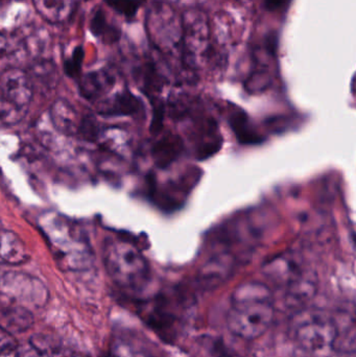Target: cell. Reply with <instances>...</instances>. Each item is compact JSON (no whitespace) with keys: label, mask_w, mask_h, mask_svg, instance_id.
Listing matches in <instances>:
<instances>
[{"label":"cell","mask_w":356,"mask_h":357,"mask_svg":"<svg viewBox=\"0 0 356 357\" xmlns=\"http://www.w3.org/2000/svg\"><path fill=\"white\" fill-rule=\"evenodd\" d=\"M275 317L273 294L267 284L249 281L238 285L231 296L227 314L230 333L245 341L263 337Z\"/></svg>","instance_id":"6da1fadb"},{"label":"cell","mask_w":356,"mask_h":357,"mask_svg":"<svg viewBox=\"0 0 356 357\" xmlns=\"http://www.w3.org/2000/svg\"><path fill=\"white\" fill-rule=\"evenodd\" d=\"M40 228L62 270L84 271L92 266L93 251L72 222L59 214L47 213L40 220Z\"/></svg>","instance_id":"7a4b0ae2"},{"label":"cell","mask_w":356,"mask_h":357,"mask_svg":"<svg viewBox=\"0 0 356 357\" xmlns=\"http://www.w3.org/2000/svg\"><path fill=\"white\" fill-rule=\"evenodd\" d=\"M104 264L113 282L125 291H140L150 280L148 260L137 245L121 237L107 239Z\"/></svg>","instance_id":"3957f363"},{"label":"cell","mask_w":356,"mask_h":357,"mask_svg":"<svg viewBox=\"0 0 356 357\" xmlns=\"http://www.w3.org/2000/svg\"><path fill=\"white\" fill-rule=\"evenodd\" d=\"M211 31L207 15L199 8H188L182 15L180 63L184 70L196 75L212 58Z\"/></svg>","instance_id":"277c9868"},{"label":"cell","mask_w":356,"mask_h":357,"mask_svg":"<svg viewBox=\"0 0 356 357\" xmlns=\"http://www.w3.org/2000/svg\"><path fill=\"white\" fill-rule=\"evenodd\" d=\"M146 29L150 45L164 56H176L180 61L182 42V16L173 6L157 0L148 8Z\"/></svg>","instance_id":"5b68a950"},{"label":"cell","mask_w":356,"mask_h":357,"mask_svg":"<svg viewBox=\"0 0 356 357\" xmlns=\"http://www.w3.org/2000/svg\"><path fill=\"white\" fill-rule=\"evenodd\" d=\"M33 96V83L29 73L8 67L0 79V119L3 127L20 123L27 114Z\"/></svg>","instance_id":"8992f818"},{"label":"cell","mask_w":356,"mask_h":357,"mask_svg":"<svg viewBox=\"0 0 356 357\" xmlns=\"http://www.w3.org/2000/svg\"><path fill=\"white\" fill-rule=\"evenodd\" d=\"M294 340L299 347L311 354L334 351L336 337V316L324 312H299L293 326Z\"/></svg>","instance_id":"52a82bcc"},{"label":"cell","mask_w":356,"mask_h":357,"mask_svg":"<svg viewBox=\"0 0 356 357\" xmlns=\"http://www.w3.org/2000/svg\"><path fill=\"white\" fill-rule=\"evenodd\" d=\"M2 298L12 305L39 308L48 301V291L42 281L20 272L4 273L1 277Z\"/></svg>","instance_id":"ba28073f"},{"label":"cell","mask_w":356,"mask_h":357,"mask_svg":"<svg viewBox=\"0 0 356 357\" xmlns=\"http://www.w3.org/2000/svg\"><path fill=\"white\" fill-rule=\"evenodd\" d=\"M188 140L194 148V156L199 160L208 159L219 152L223 144L219 123L211 115L194 116L187 132Z\"/></svg>","instance_id":"9c48e42d"},{"label":"cell","mask_w":356,"mask_h":357,"mask_svg":"<svg viewBox=\"0 0 356 357\" xmlns=\"http://www.w3.org/2000/svg\"><path fill=\"white\" fill-rule=\"evenodd\" d=\"M144 319L162 339L176 337L181 317L176 312V302L167 296H158L144 306Z\"/></svg>","instance_id":"30bf717a"},{"label":"cell","mask_w":356,"mask_h":357,"mask_svg":"<svg viewBox=\"0 0 356 357\" xmlns=\"http://www.w3.org/2000/svg\"><path fill=\"white\" fill-rule=\"evenodd\" d=\"M238 264L240 259L234 252L222 249L201 268L199 282L204 289H215L232 276Z\"/></svg>","instance_id":"8fae6325"},{"label":"cell","mask_w":356,"mask_h":357,"mask_svg":"<svg viewBox=\"0 0 356 357\" xmlns=\"http://www.w3.org/2000/svg\"><path fill=\"white\" fill-rule=\"evenodd\" d=\"M273 50L269 46L257 48L254 54V65L246 82L249 93H263L273 82Z\"/></svg>","instance_id":"7c38bea8"},{"label":"cell","mask_w":356,"mask_h":357,"mask_svg":"<svg viewBox=\"0 0 356 357\" xmlns=\"http://www.w3.org/2000/svg\"><path fill=\"white\" fill-rule=\"evenodd\" d=\"M116 84V75L109 68L98 69L82 75L79 79V91L90 102H98L108 94Z\"/></svg>","instance_id":"4fadbf2b"},{"label":"cell","mask_w":356,"mask_h":357,"mask_svg":"<svg viewBox=\"0 0 356 357\" xmlns=\"http://www.w3.org/2000/svg\"><path fill=\"white\" fill-rule=\"evenodd\" d=\"M136 77L142 91L153 102L160 100L159 96L169 84V77L156 61L152 59L144 61L136 70Z\"/></svg>","instance_id":"5bb4252c"},{"label":"cell","mask_w":356,"mask_h":357,"mask_svg":"<svg viewBox=\"0 0 356 357\" xmlns=\"http://www.w3.org/2000/svg\"><path fill=\"white\" fill-rule=\"evenodd\" d=\"M144 107L139 98L130 90H123L105 100L100 113L106 116H136L144 113Z\"/></svg>","instance_id":"9a60e30c"},{"label":"cell","mask_w":356,"mask_h":357,"mask_svg":"<svg viewBox=\"0 0 356 357\" xmlns=\"http://www.w3.org/2000/svg\"><path fill=\"white\" fill-rule=\"evenodd\" d=\"M183 151L182 138L169 132L155 142L152 148V158L159 169H164L177 161Z\"/></svg>","instance_id":"2e32d148"},{"label":"cell","mask_w":356,"mask_h":357,"mask_svg":"<svg viewBox=\"0 0 356 357\" xmlns=\"http://www.w3.org/2000/svg\"><path fill=\"white\" fill-rule=\"evenodd\" d=\"M50 119L56 130L65 135H77L79 123L77 110L67 100H56L50 107Z\"/></svg>","instance_id":"e0dca14e"},{"label":"cell","mask_w":356,"mask_h":357,"mask_svg":"<svg viewBox=\"0 0 356 357\" xmlns=\"http://www.w3.org/2000/svg\"><path fill=\"white\" fill-rule=\"evenodd\" d=\"M36 12L50 24L66 22L75 12L77 0H31Z\"/></svg>","instance_id":"ac0fdd59"},{"label":"cell","mask_w":356,"mask_h":357,"mask_svg":"<svg viewBox=\"0 0 356 357\" xmlns=\"http://www.w3.org/2000/svg\"><path fill=\"white\" fill-rule=\"evenodd\" d=\"M33 324V316L31 310L12 304H2L1 329L15 335L26 331Z\"/></svg>","instance_id":"d6986e66"},{"label":"cell","mask_w":356,"mask_h":357,"mask_svg":"<svg viewBox=\"0 0 356 357\" xmlns=\"http://www.w3.org/2000/svg\"><path fill=\"white\" fill-rule=\"evenodd\" d=\"M89 31L93 37L100 40L102 43L112 45L117 43L121 37L119 26L109 21L106 10L102 6H98L90 19Z\"/></svg>","instance_id":"ffe728a7"},{"label":"cell","mask_w":356,"mask_h":357,"mask_svg":"<svg viewBox=\"0 0 356 357\" xmlns=\"http://www.w3.org/2000/svg\"><path fill=\"white\" fill-rule=\"evenodd\" d=\"M336 337L334 351L340 354H353L356 352V322L346 314H338Z\"/></svg>","instance_id":"44dd1931"},{"label":"cell","mask_w":356,"mask_h":357,"mask_svg":"<svg viewBox=\"0 0 356 357\" xmlns=\"http://www.w3.org/2000/svg\"><path fill=\"white\" fill-rule=\"evenodd\" d=\"M1 262L8 266H18L29 259L26 248L18 235L3 229L1 232Z\"/></svg>","instance_id":"7402d4cb"},{"label":"cell","mask_w":356,"mask_h":357,"mask_svg":"<svg viewBox=\"0 0 356 357\" xmlns=\"http://www.w3.org/2000/svg\"><path fill=\"white\" fill-rule=\"evenodd\" d=\"M33 85L37 83L46 89H52L58 83V71L56 65L47 60H41L36 62L31 67V73H29Z\"/></svg>","instance_id":"603a6c76"},{"label":"cell","mask_w":356,"mask_h":357,"mask_svg":"<svg viewBox=\"0 0 356 357\" xmlns=\"http://www.w3.org/2000/svg\"><path fill=\"white\" fill-rule=\"evenodd\" d=\"M229 123L236 137L242 144H256L258 135L251 126L246 113L240 110L232 111Z\"/></svg>","instance_id":"cb8c5ba5"},{"label":"cell","mask_w":356,"mask_h":357,"mask_svg":"<svg viewBox=\"0 0 356 357\" xmlns=\"http://www.w3.org/2000/svg\"><path fill=\"white\" fill-rule=\"evenodd\" d=\"M105 3L117 14L127 19L134 20L137 16L140 8L146 3L148 0H104Z\"/></svg>","instance_id":"d4e9b609"},{"label":"cell","mask_w":356,"mask_h":357,"mask_svg":"<svg viewBox=\"0 0 356 357\" xmlns=\"http://www.w3.org/2000/svg\"><path fill=\"white\" fill-rule=\"evenodd\" d=\"M106 357H150L148 352L139 349L134 343L116 340L111 344Z\"/></svg>","instance_id":"484cf974"},{"label":"cell","mask_w":356,"mask_h":357,"mask_svg":"<svg viewBox=\"0 0 356 357\" xmlns=\"http://www.w3.org/2000/svg\"><path fill=\"white\" fill-rule=\"evenodd\" d=\"M84 62V48L83 46L77 45L73 48L70 56L65 59L64 68L65 75H68L71 79H79L82 75V68H83Z\"/></svg>","instance_id":"4316f807"},{"label":"cell","mask_w":356,"mask_h":357,"mask_svg":"<svg viewBox=\"0 0 356 357\" xmlns=\"http://www.w3.org/2000/svg\"><path fill=\"white\" fill-rule=\"evenodd\" d=\"M102 132L100 126L98 125L95 117L92 116V115H86L81 119L77 135L81 136L86 142H95L100 139Z\"/></svg>","instance_id":"83f0119b"},{"label":"cell","mask_w":356,"mask_h":357,"mask_svg":"<svg viewBox=\"0 0 356 357\" xmlns=\"http://www.w3.org/2000/svg\"><path fill=\"white\" fill-rule=\"evenodd\" d=\"M33 346L37 351L44 357H86L79 352L72 351V350L65 349L59 346L47 345L45 342L42 344L41 341H37Z\"/></svg>","instance_id":"f1b7e54d"},{"label":"cell","mask_w":356,"mask_h":357,"mask_svg":"<svg viewBox=\"0 0 356 357\" xmlns=\"http://www.w3.org/2000/svg\"><path fill=\"white\" fill-rule=\"evenodd\" d=\"M0 357H18V343L14 335L4 329L0 333Z\"/></svg>","instance_id":"f546056e"},{"label":"cell","mask_w":356,"mask_h":357,"mask_svg":"<svg viewBox=\"0 0 356 357\" xmlns=\"http://www.w3.org/2000/svg\"><path fill=\"white\" fill-rule=\"evenodd\" d=\"M286 0H267V6L270 10H277V8H281Z\"/></svg>","instance_id":"4dcf8cb0"}]
</instances>
